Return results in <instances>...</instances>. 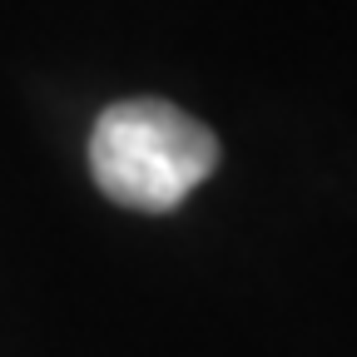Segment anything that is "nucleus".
Returning a JSON list of instances; mask_svg holds the SVG:
<instances>
[{"instance_id": "f257e3e1", "label": "nucleus", "mask_w": 357, "mask_h": 357, "mask_svg": "<svg viewBox=\"0 0 357 357\" xmlns=\"http://www.w3.org/2000/svg\"><path fill=\"white\" fill-rule=\"evenodd\" d=\"M218 134L169 100H114L89 129V174L109 204L134 213L178 208L218 169Z\"/></svg>"}]
</instances>
